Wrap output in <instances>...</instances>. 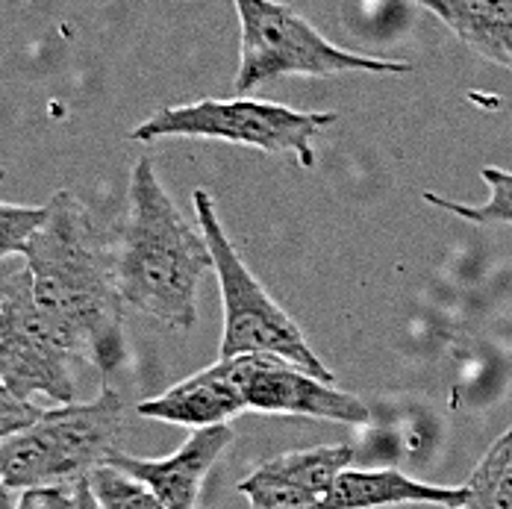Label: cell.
Instances as JSON below:
<instances>
[{
	"mask_svg": "<svg viewBox=\"0 0 512 509\" xmlns=\"http://www.w3.org/2000/svg\"><path fill=\"white\" fill-rule=\"evenodd\" d=\"M48 224L24 248L36 301L77 357L103 377L124 365V298L118 289L115 236L101 230L71 192H56Z\"/></svg>",
	"mask_w": 512,
	"mask_h": 509,
	"instance_id": "obj_1",
	"label": "cell"
},
{
	"mask_svg": "<svg viewBox=\"0 0 512 509\" xmlns=\"http://www.w3.org/2000/svg\"><path fill=\"white\" fill-rule=\"evenodd\" d=\"M115 265L124 304L177 330L195 324L198 286L215 259L204 233L189 227L162 189L151 159L133 165L127 218L115 233Z\"/></svg>",
	"mask_w": 512,
	"mask_h": 509,
	"instance_id": "obj_2",
	"label": "cell"
},
{
	"mask_svg": "<svg viewBox=\"0 0 512 509\" xmlns=\"http://www.w3.org/2000/svg\"><path fill=\"white\" fill-rule=\"evenodd\" d=\"M124 412V398L112 386H103L101 398L92 404L45 409L33 427L3 439V486L24 492L36 486H77L89 480V474L118 451L115 445L124 430Z\"/></svg>",
	"mask_w": 512,
	"mask_h": 509,
	"instance_id": "obj_3",
	"label": "cell"
},
{
	"mask_svg": "<svg viewBox=\"0 0 512 509\" xmlns=\"http://www.w3.org/2000/svg\"><path fill=\"white\" fill-rule=\"evenodd\" d=\"M195 212H198V224L206 236V245L215 259L221 298H224L221 359L251 357V354L280 357L301 365L307 374L324 383H333V371L312 354L301 327L292 321L289 312H283V306L274 304V298L262 289V283L230 245L218 221L215 201L206 189L195 192Z\"/></svg>",
	"mask_w": 512,
	"mask_h": 509,
	"instance_id": "obj_4",
	"label": "cell"
},
{
	"mask_svg": "<svg viewBox=\"0 0 512 509\" xmlns=\"http://www.w3.org/2000/svg\"><path fill=\"white\" fill-rule=\"evenodd\" d=\"M242 24L239 42V71L236 98L251 89L289 74L330 77L345 71L365 74H410L412 65L404 59H380L336 48L324 39L307 18L277 0H233Z\"/></svg>",
	"mask_w": 512,
	"mask_h": 509,
	"instance_id": "obj_5",
	"label": "cell"
},
{
	"mask_svg": "<svg viewBox=\"0 0 512 509\" xmlns=\"http://www.w3.org/2000/svg\"><path fill=\"white\" fill-rule=\"evenodd\" d=\"M336 124V112H298L271 101H206L165 106L130 130L133 142L156 139H218L271 156L295 153L301 165H315L312 139Z\"/></svg>",
	"mask_w": 512,
	"mask_h": 509,
	"instance_id": "obj_6",
	"label": "cell"
},
{
	"mask_svg": "<svg viewBox=\"0 0 512 509\" xmlns=\"http://www.w3.org/2000/svg\"><path fill=\"white\" fill-rule=\"evenodd\" d=\"M77 357L48 312L36 301L30 265L3 268L0 283V377L3 389L30 401L48 395L56 404H77L71 359Z\"/></svg>",
	"mask_w": 512,
	"mask_h": 509,
	"instance_id": "obj_7",
	"label": "cell"
},
{
	"mask_svg": "<svg viewBox=\"0 0 512 509\" xmlns=\"http://www.w3.org/2000/svg\"><path fill=\"white\" fill-rule=\"evenodd\" d=\"M242 395L248 409L280 412V415H309L339 424H368L371 412L354 395L336 392L333 383H324L307 374L301 365L280 357H233Z\"/></svg>",
	"mask_w": 512,
	"mask_h": 509,
	"instance_id": "obj_8",
	"label": "cell"
},
{
	"mask_svg": "<svg viewBox=\"0 0 512 509\" xmlns=\"http://www.w3.org/2000/svg\"><path fill=\"white\" fill-rule=\"evenodd\" d=\"M230 442H233V430L227 424H215V427L195 430L171 457L136 459L115 451L106 465H115L124 474L148 483L168 509H195L209 468L227 451Z\"/></svg>",
	"mask_w": 512,
	"mask_h": 509,
	"instance_id": "obj_9",
	"label": "cell"
},
{
	"mask_svg": "<svg viewBox=\"0 0 512 509\" xmlns=\"http://www.w3.org/2000/svg\"><path fill=\"white\" fill-rule=\"evenodd\" d=\"M245 409H248V401L239 386L236 359H218L215 365L180 380L159 398L142 401L139 415L168 421V424H183L192 430H204V427L224 424L227 418H233Z\"/></svg>",
	"mask_w": 512,
	"mask_h": 509,
	"instance_id": "obj_10",
	"label": "cell"
},
{
	"mask_svg": "<svg viewBox=\"0 0 512 509\" xmlns=\"http://www.w3.org/2000/svg\"><path fill=\"white\" fill-rule=\"evenodd\" d=\"M468 501V486H433L418 483L395 468L359 471L348 468L339 474L327 507L330 509H377L392 504H436L457 509Z\"/></svg>",
	"mask_w": 512,
	"mask_h": 509,
	"instance_id": "obj_11",
	"label": "cell"
},
{
	"mask_svg": "<svg viewBox=\"0 0 512 509\" xmlns=\"http://www.w3.org/2000/svg\"><path fill=\"white\" fill-rule=\"evenodd\" d=\"M462 42L512 71V0H418Z\"/></svg>",
	"mask_w": 512,
	"mask_h": 509,
	"instance_id": "obj_12",
	"label": "cell"
},
{
	"mask_svg": "<svg viewBox=\"0 0 512 509\" xmlns=\"http://www.w3.org/2000/svg\"><path fill=\"white\" fill-rule=\"evenodd\" d=\"M239 495L251 501V509H330L327 498L312 492L307 486L295 483L283 471L265 459L251 477H245L239 486Z\"/></svg>",
	"mask_w": 512,
	"mask_h": 509,
	"instance_id": "obj_13",
	"label": "cell"
},
{
	"mask_svg": "<svg viewBox=\"0 0 512 509\" xmlns=\"http://www.w3.org/2000/svg\"><path fill=\"white\" fill-rule=\"evenodd\" d=\"M480 177L486 180L489 186V201L480 206L457 204V201H448L436 192H424V201L445 212H454L471 224H480V227H495V224H512V171L504 168H483Z\"/></svg>",
	"mask_w": 512,
	"mask_h": 509,
	"instance_id": "obj_14",
	"label": "cell"
},
{
	"mask_svg": "<svg viewBox=\"0 0 512 509\" xmlns=\"http://www.w3.org/2000/svg\"><path fill=\"white\" fill-rule=\"evenodd\" d=\"M92 492L103 509H168L154 489L115 465H101L89 474Z\"/></svg>",
	"mask_w": 512,
	"mask_h": 509,
	"instance_id": "obj_15",
	"label": "cell"
},
{
	"mask_svg": "<svg viewBox=\"0 0 512 509\" xmlns=\"http://www.w3.org/2000/svg\"><path fill=\"white\" fill-rule=\"evenodd\" d=\"M512 457V430H507L486 454L477 462L474 474L468 477V501L457 509H492V498H495V486L507 468Z\"/></svg>",
	"mask_w": 512,
	"mask_h": 509,
	"instance_id": "obj_16",
	"label": "cell"
},
{
	"mask_svg": "<svg viewBox=\"0 0 512 509\" xmlns=\"http://www.w3.org/2000/svg\"><path fill=\"white\" fill-rule=\"evenodd\" d=\"M51 206H0V254H24L30 239L48 224Z\"/></svg>",
	"mask_w": 512,
	"mask_h": 509,
	"instance_id": "obj_17",
	"label": "cell"
},
{
	"mask_svg": "<svg viewBox=\"0 0 512 509\" xmlns=\"http://www.w3.org/2000/svg\"><path fill=\"white\" fill-rule=\"evenodd\" d=\"M45 415V409L12 395L9 389H0V439H9L27 427H33L39 418Z\"/></svg>",
	"mask_w": 512,
	"mask_h": 509,
	"instance_id": "obj_18",
	"label": "cell"
},
{
	"mask_svg": "<svg viewBox=\"0 0 512 509\" xmlns=\"http://www.w3.org/2000/svg\"><path fill=\"white\" fill-rule=\"evenodd\" d=\"M15 509H77L74 486H36L24 489Z\"/></svg>",
	"mask_w": 512,
	"mask_h": 509,
	"instance_id": "obj_19",
	"label": "cell"
},
{
	"mask_svg": "<svg viewBox=\"0 0 512 509\" xmlns=\"http://www.w3.org/2000/svg\"><path fill=\"white\" fill-rule=\"evenodd\" d=\"M492 509H512V457L495 486V498H492Z\"/></svg>",
	"mask_w": 512,
	"mask_h": 509,
	"instance_id": "obj_20",
	"label": "cell"
},
{
	"mask_svg": "<svg viewBox=\"0 0 512 509\" xmlns=\"http://www.w3.org/2000/svg\"><path fill=\"white\" fill-rule=\"evenodd\" d=\"M74 498H77V509H103L101 501L92 492V483L89 480H83V483L74 486Z\"/></svg>",
	"mask_w": 512,
	"mask_h": 509,
	"instance_id": "obj_21",
	"label": "cell"
}]
</instances>
